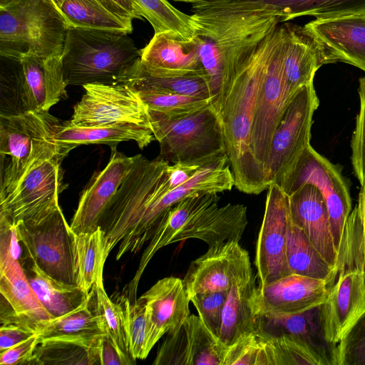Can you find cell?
Instances as JSON below:
<instances>
[{
    "mask_svg": "<svg viewBox=\"0 0 365 365\" xmlns=\"http://www.w3.org/2000/svg\"><path fill=\"white\" fill-rule=\"evenodd\" d=\"M280 21L271 17L217 43L222 59L220 107L226 153L235 186L246 194L268 188L251 144L253 116Z\"/></svg>",
    "mask_w": 365,
    "mask_h": 365,
    "instance_id": "obj_1",
    "label": "cell"
},
{
    "mask_svg": "<svg viewBox=\"0 0 365 365\" xmlns=\"http://www.w3.org/2000/svg\"><path fill=\"white\" fill-rule=\"evenodd\" d=\"M160 158L150 160L141 154L106 209L99 227L105 234L110 254L119 244L115 258L137 253L151 239L165 216L158 207L159 197L170 190L167 168Z\"/></svg>",
    "mask_w": 365,
    "mask_h": 365,
    "instance_id": "obj_2",
    "label": "cell"
},
{
    "mask_svg": "<svg viewBox=\"0 0 365 365\" xmlns=\"http://www.w3.org/2000/svg\"><path fill=\"white\" fill-rule=\"evenodd\" d=\"M61 122L48 111L0 115V198L11 192L31 169L71 150L56 140Z\"/></svg>",
    "mask_w": 365,
    "mask_h": 365,
    "instance_id": "obj_3",
    "label": "cell"
},
{
    "mask_svg": "<svg viewBox=\"0 0 365 365\" xmlns=\"http://www.w3.org/2000/svg\"><path fill=\"white\" fill-rule=\"evenodd\" d=\"M128 34L68 28L61 55L67 85L118 83L141 56Z\"/></svg>",
    "mask_w": 365,
    "mask_h": 365,
    "instance_id": "obj_4",
    "label": "cell"
},
{
    "mask_svg": "<svg viewBox=\"0 0 365 365\" xmlns=\"http://www.w3.org/2000/svg\"><path fill=\"white\" fill-rule=\"evenodd\" d=\"M148 111L152 130L160 145L158 158L169 163L203 167L227 164L222 120L212 104L179 117Z\"/></svg>",
    "mask_w": 365,
    "mask_h": 365,
    "instance_id": "obj_5",
    "label": "cell"
},
{
    "mask_svg": "<svg viewBox=\"0 0 365 365\" xmlns=\"http://www.w3.org/2000/svg\"><path fill=\"white\" fill-rule=\"evenodd\" d=\"M67 30L51 0H14L0 7V56H61Z\"/></svg>",
    "mask_w": 365,
    "mask_h": 365,
    "instance_id": "obj_6",
    "label": "cell"
},
{
    "mask_svg": "<svg viewBox=\"0 0 365 365\" xmlns=\"http://www.w3.org/2000/svg\"><path fill=\"white\" fill-rule=\"evenodd\" d=\"M305 184L315 186L325 200L338 260L351 212L349 189L341 169L309 145L279 186L290 195Z\"/></svg>",
    "mask_w": 365,
    "mask_h": 365,
    "instance_id": "obj_7",
    "label": "cell"
},
{
    "mask_svg": "<svg viewBox=\"0 0 365 365\" xmlns=\"http://www.w3.org/2000/svg\"><path fill=\"white\" fill-rule=\"evenodd\" d=\"M336 277L321 305L323 328L334 345L365 312V266L361 252L346 243L336 266Z\"/></svg>",
    "mask_w": 365,
    "mask_h": 365,
    "instance_id": "obj_8",
    "label": "cell"
},
{
    "mask_svg": "<svg viewBox=\"0 0 365 365\" xmlns=\"http://www.w3.org/2000/svg\"><path fill=\"white\" fill-rule=\"evenodd\" d=\"M319 104L314 83L295 93L274 134L264 165L268 187L279 185L310 145L312 118Z\"/></svg>",
    "mask_w": 365,
    "mask_h": 365,
    "instance_id": "obj_9",
    "label": "cell"
},
{
    "mask_svg": "<svg viewBox=\"0 0 365 365\" xmlns=\"http://www.w3.org/2000/svg\"><path fill=\"white\" fill-rule=\"evenodd\" d=\"M16 225L25 253L34 263L55 279L76 284L75 233L61 207L38 222Z\"/></svg>",
    "mask_w": 365,
    "mask_h": 365,
    "instance_id": "obj_10",
    "label": "cell"
},
{
    "mask_svg": "<svg viewBox=\"0 0 365 365\" xmlns=\"http://www.w3.org/2000/svg\"><path fill=\"white\" fill-rule=\"evenodd\" d=\"M284 26L279 24L255 109L251 144L257 161L264 165L274 134L295 93L289 90L284 70Z\"/></svg>",
    "mask_w": 365,
    "mask_h": 365,
    "instance_id": "obj_11",
    "label": "cell"
},
{
    "mask_svg": "<svg viewBox=\"0 0 365 365\" xmlns=\"http://www.w3.org/2000/svg\"><path fill=\"white\" fill-rule=\"evenodd\" d=\"M56 155L31 169L16 187L0 198V215L14 224L38 222L60 207L58 195L66 187L61 163Z\"/></svg>",
    "mask_w": 365,
    "mask_h": 365,
    "instance_id": "obj_12",
    "label": "cell"
},
{
    "mask_svg": "<svg viewBox=\"0 0 365 365\" xmlns=\"http://www.w3.org/2000/svg\"><path fill=\"white\" fill-rule=\"evenodd\" d=\"M74 106L70 123L78 126H98L133 123L152 129L148 106L131 86L121 83H89Z\"/></svg>",
    "mask_w": 365,
    "mask_h": 365,
    "instance_id": "obj_13",
    "label": "cell"
},
{
    "mask_svg": "<svg viewBox=\"0 0 365 365\" xmlns=\"http://www.w3.org/2000/svg\"><path fill=\"white\" fill-rule=\"evenodd\" d=\"M252 275L248 252L239 242L228 241L209 247L191 262L182 281L190 299L197 293L230 291Z\"/></svg>",
    "mask_w": 365,
    "mask_h": 365,
    "instance_id": "obj_14",
    "label": "cell"
},
{
    "mask_svg": "<svg viewBox=\"0 0 365 365\" xmlns=\"http://www.w3.org/2000/svg\"><path fill=\"white\" fill-rule=\"evenodd\" d=\"M289 215V196L277 184L269 185L256 246L255 264L259 285L291 274L286 258Z\"/></svg>",
    "mask_w": 365,
    "mask_h": 365,
    "instance_id": "obj_15",
    "label": "cell"
},
{
    "mask_svg": "<svg viewBox=\"0 0 365 365\" xmlns=\"http://www.w3.org/2000/svg\"><path fill=\"white\" fill-rule=\"evenodd\" d=\"M334 282L296 274L256 287L254 306L259 317L276 318L302 314L322 304Z\"/></svg>",
    "mask_w": 365,
    "mask_h": 365,
    "instance_id": "obj_16",
    "label": "cell"
},
{
    "mask_svg": "<svg viewBox=\"0 0 365 365\" xmlns=\"http://www.w3.org/2000/svg\"><path fill=\"white\" fill-rule=\"evenodd\" d=\"M303 27L315 41L322 65L343 62L365 71V12L316 19Z\"/></svg>",
    "mask_w": 365,
    "mask_h": 365,
    "instance_id": "obj_17",
    "label": "cell"
},
{
    "mask_svg": "<svg viewBox=\"0 0 365 365\" xmlns=\"http://www.w3.org/2000/svg\"><path fill=\"white\" fill-rule=\"evenodd\" d=\"M1 324H17L37 333L53 319L32 289L20 262L0 247Z\"/></svg>",
    "mask_w": 365,
    "mask_h": 365,
    "instance_id": "obj_18",
    "label": "cell"
},
{
    "mask_svg": "<svg viewBox=\"0 0 365 365\" xmlns=\"http://www.w3.org/2000/svg\"><path fill=\"white\" fill-rule=\"evenodd\" d=\"M111 148L106 166L93 174L83 190L70 227L76 235L96 231L101 219L132 168L135 155L129 157Z\"/></svg>",
    "mask_w": 365,
    "mask_h": 365,
    "instance_id": "obj_19",
    "label": "cell"
},
{
    "mask_svg": "<svg viewBox=\"0 0 365 365\" xmlns=\"http://www.w3.org/2000/svg\"><path fill=\"white\" fill-rule=\"evenodd\" d=\"M16 78L21 111H49L66 96L61 56H26L18 61Z\"/></svg>",
    "mask_w": 365,
    "mask_h": 365,
    "instance_id": "obj_20",
    "label": "cell"
},
{
    "mask_svg": "<svg viewBox=\"0 0 365 365\" xmlns=\"http://www.w3.org/2000/svg\"><path fill=\"white\" fill-rule=\"evenodd\" d=\"M226 349L205 327L199 316L190 314L160 347L155 365H222Z\"/></svg>",
    "mask_w": 365,
    "mask_h": 365,
    "instance_id": "obj_21",
    "label": "cell"
},
{
    "mask_svg": "<svg viewBox=\"0 0 365 365\" xmlns=\"http://www.w3.org/2000/svg\"><path fill=\"white\" fill-rule=\"evenodd\" d=\"M138 299L145 307L153 347L165 334L178 331L190 315V299L182 279L178 277L159 279Z\"/></svg>",
    "mask_w": 365,
    "mask_h": 365,
    "instance_id": "obj_22",
    "label": "cell"
},
{
    "mask_svg": "<svg viewBox=\"0 0 365 365\" xmlns=\"http://www.w3.org/2000/svg\"><path fill=\"white\" fill-rule=\"evenodd\" d=\"M289 196L292 221L307 235L327 262L334 269L337 255L325 200L319 190L305 184Z\"/></svg>",
    "mask_w": 365,
    "mask_h": 365,
    "instance_id": "obj_23",
    "label": "cell"
},
{
    "mask_svg": "<svg viewBox=\"0 0 365 365\" xmlns=\"http://www.w3.org/2000/svg\"><path fill=\"white\" fill-rule=\"evenodd\" d=\"M202 37L184 39L173 32L154 34L141 49L140 62L148 71L158 74L182 76L205 70L200 60Z\"/></svg>",
    "mask_w": 365,
    "mask_h": 365,
    "instance_id": "obj_24",
    "label": "cell"
},
{
    "mask_svg": "<svg viewBox=\"0 0 365 365\" xmlns=\"http://www.w3.org/2000/svg\"><path fill=\"white\" fill-rule=\"evenodd\" d=\"M217 193L200 192L189 195L176 203L168 212L156 227L150 242L145 249L138 269L123 294L131 302L137 300L140 279L154 255L161 248L173 243L174 237L199 213L217 203Z\"/></svg>",
    "mask_w": 365,
    "mask_h": 365,
    "instance_id": "obj_25",
    "label": "cell"
},
{
    "mask_svg": "<svg viewBox=\"0 0 365 365\" xmlns=\"http://www.w3.org/2000/svg\"><path fill=\"white\" fill-rule=\"evenodd\" d=\"M247 223L244 205L227 203L218 207L216 203L191 220L173 243L192 238L202 240L209 247L228 241L240 242Z\"/></svg>",
    "mask_w": 365,
    "mask_h": 365,
    "instance_id": "obj_26",
    "label": "cell"
},
{
    "mask_svg": "<svg viewBox=\"0 0 365 365\" xmlns=\"http://www.w3.org/2000/svg\"><path fill=\"white\" fill-rule=\"evenodd\" d=\"M321 305L295 315L276 318L258 316L257 331L271 336H297L311 346L324 365H337V345L330 343L326 337Z\"/></svg>",
    "mask_w": 365,
    "mask_h": 365,
    "instance_id": "obj_27",
    "label": "cell"
},
{
    "mask_svg": "<svg viewBox=\"0 0 365 365\" xmlns=\"http://www.w3.org/2000/svg\"><path fill=\"white\" fill-rule=\"evenodd\" d=\"M55 138L71 150L81 145L103 143L113 147L120 142L129 140L135 141L143 150L155 139L150 128L133 123L83 127L68 121L61 123Z\"/></svg>",
    "mask_w": 365,
    "mask_h": 365,
    "instance_id": "obj_28",
    "label": "cell"
},
{
    "mask_svg": "<svg viewBox=\"0 0 365 365\" xmlns=\"http://www.w3.org/2000/svg\"><path fill=\"white\" fill-rule=\"evenodd\" d=\"M284 70L287 84L295 93L302 86L314 83L317 71L322 66L319 50L304 27L284 23Z\"/></svg>",
    "mask_w": 365,
    "mask_h": 365,
    "instance_id": "obj_29",
    "label": "cell"
},
{
    "mask_svg": "<svg viewBox=\"0 0 365 365\" xmlns=\"http://www.w3.org/2000/svg\"><path fill=\"white\" fill-rule=\"evenodd\" d=\"M254 276L236 283L230 290L222 312L218 341L227 349L242 336L257 331L258 316L254 306Z\"/></svg>",
    "mask_w": 365,
    "mask_h": 365,
    "instance_id": "obj_30",
    "label": "cell"
},
{
    "mask_svg": "<svg viewBox=\"0 0 365 365\" xmlns=\"http://www.w3.org/2000/svg\"><path fill=\"white\" fill-rule=\"evenodd\" d=\"M119 83L134 89L151 88L210 100V79L205 70L182 76L158 74L146 70L138 59L123 74Z\"/></svg>",
    "mask_w": 365,
    "mask_h": 365,
    "instance_id": "obj_31",
    "label": "cell"
},
{
    "mask_svg": "<svg viewBox=\"0 0 365 365\" xmlns=\"http://www.w3.org/2000/svg\"><path fill=\"white\" fill-rule=\"evenodd\" d=\"M23 268L36 297L53 319L77 309L89 297L90 292H86L77 284L55 279L31 260L27 267Z\"/></svg>",
    "mask_w": 365,
    "mask_h": 365,
    "instance_id": "obj_32",
    "label": "cell"
},
{
    "mask_svg": "<svg viewBox=\"0 0 365 365\" xmlns=\"http://www.w3.org/2000/svg\"><path fill=\"white\" fill-rule=\"evenodd\" d=\"M40 341L53 339L95 341L105 334L96 311L91 289L88 299L77 309L52 319L36 333Z\"/></svg>",
    "mask_w": 365,
    "mask_h": 365,
    "instance_id": "obj_33",
    "label": "cell"
},
{
    "mask_svg": "<svg viewBox=\"0 0 365 365\" xmlns=\"http://www.w3.org/2000/svg\"><path fill=\"white\" fill-rule=\"evenodd\" d=\"M286 258L291 274L334 282L335 269L329 264L304 232L289 215L286 232Z\"/></svg>",
    "mask_w": 365,
    "mask_h": 365,
    "instance_id": "obj_34",
    "label": "cell"
},
{
    "mask_svg": "<svg viewBox=\"0 0 365 365\" xmlns=\"http://www.w3.org/2000/svg\"><path fill=\"white\" fill-rule=\"evenodd\" d=\"M76 284L89 293L93 284L103 282V268L109 253L105 234L99 227L96 231L74 235Z\"/></svg>",
    "mask_w": 365,
    "mask_h": 365,
    "instance_id": "obj_35",
    "label": "cell"
},
{
    "mask_svg": "<svg viewBox=\"0 0 365 365\" xmlns=\"http://www.w3.org/2000/svg\"><path fill=\"white\" fill-rule=\"evenodd\" d=\"M68 28L101 29L130 34L132 23L107 11L97 0H51Z\"/></svg>",
    "mask_w": 365,
    "mask_h": 365,
    "instance_id": "obj_36",
    "label": "cell"
},
{
    "mask_svg": "<svg viewBox=\"0 0 365 365\" xmlns=\"http://www.w3.org/2000/svg\"><path fill=\"white\" fill-rule=\"evenodd\" d=\"M100 338L91 341L66 339L42 341L27 365L99 364Z\"/></svg>",
    "mask_w": 365,
    "mask_h": 365,
    "instance_id": "obj_37",
    "label": "cell"
},
{
    "mask_svg": "<svg viewBox=\"0 0 365 365\" xmlns=\"http://www.w3.org/2000/svg\"><path fill=\"white\" fill-rule=\"evenodd\" d=\"M154 29L155 34L173 32L184 39L197 35L192 15L178 10L168 0H133Z\"/></svg>",
    "mask_w": 365,
    "mask_h": 365,
    "instance_id": "obj_38",
    "label": "cell"
},
{
    "mask_svg": "<svg viewBox=\"0 0 365 365\" xmlns=\"http://www.w3.org/2000/svg\"><path fill=\"white\" fill-rule=\"evenodd\" d=\"M257 332L264 340L268 365H324L311 346L297 336H271Z\"/></svg>",
    "mask_w": 365,
    "mask_h": 365,
    "instance_id": "obj_39",
    "label": "cell"
},
{
    "mask_svg": "<svg viewBox=\"0 0 365 365\" xmlns=\"http://www.w3.org/2000/svg\"><path fill=\"white\" fill-rule=\"evenodd\" d=\"M92 290L96 311L103 332L111 338L123 354L133 357L130 352L125 320L121 305L118 301L114 302L108 297L103 282L95 283Z\"/></svg>",
    "mask_w": 365,
    "mask_h": 365,
    "instance_id": "obj_40",
    "label": "cell"
},
{
    "mask_svg": "<svg viewBox=\"0 0 365 365\" xmlns=\"http://www.w3.org/2000/svg\"><path fill=\"white\" fill-rule=\"evenodd\" d=\"M127 329L129 349L134 359H145L153 349L145 307L140 299L132 302L125 295L118 296Z\"/></svg>",
    "mask_w": 365,
    "mask_h": 365,
    "instance_id": "obj_41",
    "label": "cell"
},
{
    "mask_svg": "<svg viewBox=\"0 0 365 365\" xmlns=\"http://www.w3.org/2000/svg\"><path fill=\"white\" fill-rule=\"evenodd\" d=\"M138 91L148 110L168 117L182 116L212 104L210 100L185 96L165 91L140 88Z\"/></svg>",
    "mask_w": 365,
    "mask_h": 365,
    "instance_id": "obj_42",
    "label": "cell"
},
{
    "mask_svg": "<svg viewBox=\"0 0 365 365\" xmlns=\"http://www.w3.org/2000/svg\"><path fill=\"white\" fill-rule=\"evenodd\" d=\"M222 365H266L262 336L256 331L240 337L226 349Z\"/></svg>",
    "mask_w": 365,
    "mask_h": 365,
    "instance_id": "obj_43",
    "label": "cell"
},
{
    "mask_svg": "<svg viewBox=\"0 0 365 365\" xmlns=\"http://www.w3.org/2000/svg\"><path fill=\"white\" fill-rule=\"evenodd\" d=\"M230 291H215L197 293L190 302L208 331L218 340L224 307Z\"/></svg>",
    "mask_w": 365,
    "mask_h": 365,
    "instance_id": "obj_44",
    "label": "cell"
},
{
    "mask_svg": "<svg viewBox=\"0 0 365 365\" xmlns=\"http://www.w3.org/2000/svg\"><path fill=\"white\" fill-rule=\"evenodd\" d=\"M337 365H365V312L338 344Z\"/></svg>",
    "mask_w": 365,
    "mask_h": 365,
    "instance_id": "obj_45",
    "label": "cell"
},
{
    "mask_svg": "<svg viewBox=\"0 0 365 365\" xmlns=\"http://www.w3.org/2000/svg\"><path fill=\"white\" fill-rule=\"evenodd\" d=\"M360 108L351 141V163L360 184L365 181V76L359 79Z\"/></svg>",
    "mask_w": 365,
    "mask_h": 365,
    "instance_id": "obj_46",
    "label": "cell"
},
{
    "mask_svg": "<svg viewBox=\"0 0 365 365\" xmlns=\"http://www.w3.org/2000/svg\"><path fill=\"white\" fill-rule=\"evenodd\" d=\"M37 334L0 353L1 365L28 364L37 345L40 343Z\"/></svg>",
    "mask_w": 365,
    "mask_h": 365,
    "instance_id": "obj_47",
    "label": "cell"
},
{
    "mask_svg": "<svg viewBox=\"0 0 365 365\" xmlns=\"http://www.w3.org/2000/svg\"><path fill=\"white\" fill-rule=\"evenodd\" d=\"M98 358L101 365H132L135 364V360L133 357L123 354L106 334H103L100 338Z\"/></svg>",
    "mask_w": 365,
    "mask_h": 365,
    "instance_id": "obj_48",
    "label": "cell"
},
{
    "mask_svg": "<svg viewBox=\"0 0 365 365\" xmlns=\"http://www.w3.org/2000/svg\"><path fill=\"white\" fill-rule=\"evenodd\" d=\"M107 11L118 19L132 23L134 19L143 18L140 8L133 0H97Z\"/></svg>",
    "mask_w": 365,
    "mask_h": 365,
    "instance_id": "obj_49",
    "label": "cell"
},
{
    "mask_svg": "<svg viewBox=\"0 0 365 365\" xmlns=\"http://www.w3.org/2000/svg\"><path fill=\"white\" fill-rule=\"evenodd\" d=\"M36 333L28 328L13 323L1 324L0 353L25 341Z\"/></svg>",
    "mask_w": 365,
    "mask_h": 365,
    "instance_id": "obj_50",
    "label": "cell"
},
{
    "mask_svg": "<svg viewBox=\"0 0 365 365\" xmlns=\"http://www.w3.org/2000/svg\"><path fill=\"white\" fill-rule=\"evenodd\" d=\"M204 168L207 167L188 163H174L172 165L169 164L167 168V175L170 190L175 189L185 184L200 170Z\"/></svg>",
    "mask_w": 365,
    "mask_h": 365,
    "instance_id": "obj_51",
    "label": "cell"
},
{
    "mask_svg": "<svg viewBox=\"0 0 365 365\" xmlns=\"http://www.w3.org/2000/svg\"><path fill=\"white\" fill-rule=\"evenodd\" d=\"M354 210L356 214L360 235V247L365 266V181L361 185L358 203Z\"/></svg>",
    "mask_w": 365,
    "mask_h": 365,
    "instance_id": "obj_52",
    "label": "cell"
},
{
    "mask_svg": "<svg viewBox=\"0 0 365 365\" xmlns=\"http://www.w3.org/2000/svg\"><path fill=\"white\" fill-rule=\"evenodd\" d=\"M173 1L186 2V3H190L192 4H195L210 2V1H215V0H173Z\"/></svg>",
    "mask_w": 365,
    "mask_h": 365,
    "instance_id": "obj_53",
    "label": "cell"
},
{
    "mask_svg": "<svg viewBox=\"0 0 365 365\" xmlns=\"http://www.w3.org/2000/svg\"><path fill=\"white\" fill-rule=\"evenodd\" d=\"M14 0H0V7H3L10 4Z\"/></svg>",
    "mask_w": 365,
    "mask_h": 365,
    "instance_id": "obj_54",
    "label": "cell"
}]
</instances>
